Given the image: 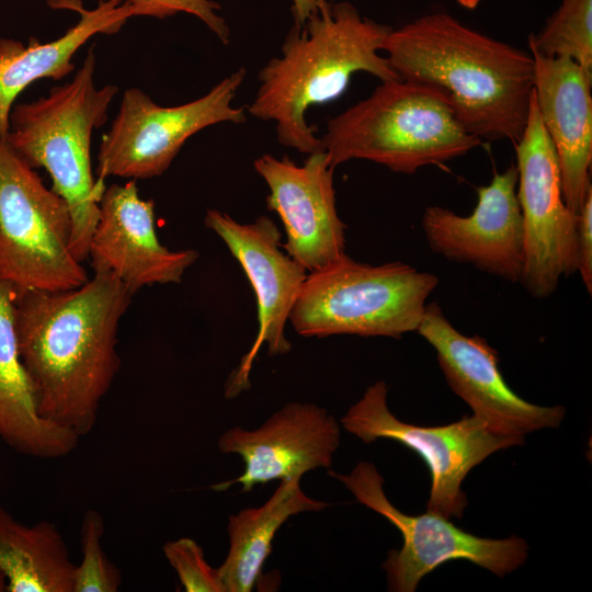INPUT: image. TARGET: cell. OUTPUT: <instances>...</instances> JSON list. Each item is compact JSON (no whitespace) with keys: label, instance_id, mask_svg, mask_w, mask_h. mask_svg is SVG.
<instances>
[{"label":"cell","instance_id":"obj_1","mask_svg":"<svg viewBox=\"0 0 592 592\" xmlns=\"http://www.w3.org/2000/svg\"><path fill=\"white\" fill-rule=\"evenodd\" d=\"M133 296L104 271L76 288L16 296L18 349L37 412L80 439L119 372L118 327Z\"/></svg>","mask_w":592,"mask_h":592},{"label":"cell","instance_id":"obj_2","mask_svg":"<svg viewBox=\"0 0 592 592\" xmlns=\"http://www.w3.org/2000/svg\"><path fill=\"white\" fill-rule=\"evenodd\" d=\"M382 50L401 80L441 95L470 135L514 144L521 138L534 87L531 54L443 12L391 30Z\"/></svg>","mask_w":592,"mask_h":592},{"label":"cell","instance_id":"obj_3","mask_svg":"<svg viewBox=\"0 0 592 592\" xmlns=\"http://www.w3.org/2000/svg\"><path fill=\"white\" fill-rule=\"evenodd\" d=\"M391 30L362 16L349 2L329 3L304 26L291 29L281 55L260 70L248 112L274 122L282 146L306 155L323 150L316 128L306 122L307 110L338 99L357 71L382 82L400 80L379 54Z\"/></svg>","mask_w":592,"mask_h":592},{"label":"cell","instance_id":"obj_4","mask_svg":"<svg viewBox=\"0 0 592 592\" xmlns=\"http://www.w3.org/2000/svg\"><path fill=\"white\" fill-rule=\"evenodd\" d=\"M95 66V53L90 48L69 82L53 87L46 96L13 105L4 139L32 169L48 172L52 190L68 204L70 250L81 263L88 259L105 189L92 174V134L106 122L107 110L118 93L115 84L96 88Z\"/></svg>","mask_w":592,"mask_h":592},{"label":"cell","instance_id":"obj_5","mask_svg":"<svg viewBox=\"0 0 592 592\" xmlns=\"http://www.w3.org/2000/svg\"><path fill=\"white\" fill-rule=\"evenodd\" d=\"M321 141L333 169L363 159L412 174L464 156L482 140L462 127L441 95L400 79L382 82L330 118Z\"/></svg>","mask_w":592,"mask_h":592},{"label":"cell","instance_id":"obj_6","mask_svg":"<svg viewBox=\"0 0 592 592\" xmlns=\"http://www.w3.org/2000/svg\"><path fill=\"white\" fill-rule=\"evenodd\" d=\"M439 277L403 262L362 263L346 253L307 273L289 315L305 338L338 334L400 339L417 332Z\"/></svg>","mask_w":592,"mask_h":592},{"label":"cell","instance_id":"obj_7","mask_svg":"<svg viewBox=\"0 0 592 592\" xmlns=\"http://www.w3.org/2000/svg\"><path fill=\"white\" fill-rule=\"evenodd\" d=\"M71 232L66 201L0 138V281L18 295L84 284L89 276L71 253Z\"/></svg>","mask_w":592,"mask_h":592},{"label":"cell","instance_id":"obj_8","mask_svg":"<svg viewBox=\"0 0 592 592\" xmlns=\"http://www.w3.org/2000/svg\"><path fill=\"white\" fill-rule=\"evenodd\" d=\"M246 76L240 67L203 96L175 106L158 105L140 89H127L99 146L98 180L159 177L194 134L218 123H244L243 107L232 106V101Z\"/></svg>","mask_w":592,"mask_h":592},{"label":"cell","instance_id":"obj_9","mask_svg":"<svg viewBox=\"0 0 592 592\" xmlns=\"http://www.w3.org/2000/svg\"><path fill=\"white\" fill-rule=\"evenodd\" d=\"M388 386L378 380L341 418L343 429L368 444L392 440L415 452L431 474L426 511L451 519L467 505L462 483L468 473L491 454L519 446L524 437L493 433L476 415L440 426H420L396 418L387 405Z\"/></svg>","mask_w":592,"mask_h":592},{"label":"cell","instance_id":"obj_10","mask_svg":"<svg viewBox=\"0 0 592 592\" xmlns=\"http://www.w3.org/2000/svg\"><path fill=\"white\" fill-rule=\"evenodd\" d=\"M329 475L342 482L357 502L383 515L401 533L402 547L389 551L383 563L390 591L414 592L424 576L451 560L465 559L504 577L527 559L528 545L521 537H479L429 511L420 515L402 513L386 497L384 479L372 463L360 462L349 474Z\"/></svg>","mask_w":592,"mask_h":592},{"label":"cell","instance_id":"obj_11","mask_svg":"<svg viewBox=\"0 0 592 592\" xmlns=\"http://www.w3.org/2000/svg\"><path fill=\"white\" fill-rule=\"evenodd\" d=\"M514 145L524 231L520 283L543 299L555 293L561 277L577 272V214L563 200L557 155L533 93L526 126Z\"/></svg>","mask_w":592,"mask_h":592},{"label":"cell","instance_id":"obj_12","mask_svg":"<svg viewBox=\"0 0 592 592\" xmlns=\"http://www.w3.org/2000/svg\"><path fill=\"white\" fill-rule=\"evenodd\" d=\"M204 223L221 238L239 262L257 298V337L225 387V397L234 398L250 388V372L264 343L270 356L291 351L285 327L307 271L284 251L282 235L276 224L266 216L241 224L227 213L209 208Z\"/></svg>","mask_w":592,"mask_h":592},{"label":"cell","instance_id":"obj_13","mask_svg":"<svg viewBox=\"0 0 592 592\" xmlns=\"http://www.w3.org/2000/svg\"><path fill=\"white\" fill-rule=\"evenodd\" d=\"M417 332L434 349L451 389L493 433L525 437L534 431L558 428L562 406H538L522 399L504 380L498 352L479 335H465L436 303L426 304Z\"/></svg>","mask_w":592,"mask_h":592},{"label":"cell","instance_id":"obj_14","mask_svg":"<svg viewBox=\"0 0 592 592\" xmlns=\"http://www.w3.org/2000/svg\"><path fill=\"white\" fill-rule=\"evenodd\" d=\"M515 164L496 172L477 189L478 202L468 216L442 206L425 208L421 227L430 249L443 258L469 264L511 283L521 281L524 231L516 196Z\"/></svg>","mask_w":592,"mask_h":592},{"label":"cell","instance_id":"obj_15","mask_svg":"<svg viewBox=\"0 0 592 592\" xmlns=\"http://www.w3.org/2000/svg\"><path fill=\"white\" fill-rule=\"evenodd\" d=\"M255 172L269 187L266 204L284 226V251L308 273L345 254L346 225L335 206L333 168L325 150L308 155L301 166L270 153L257 158Z\"/></svg>","mask_w":592,"mask_h":592},{"label":"cell","instance_id":"obj_16","mask_svg":"<svg viewBox=\"0 0 592 592\" xmlns=\"http://www.w3.org/2000/svg\"><path fill=\"white\" fill-rule=\"evenodd\" d=\"M340 424L325 408L292 401L275 411L259 428H230L218 439L224 454H237L244 464L235 479L212 488L226 491L235 483L241 492L272 480L300 478L317 468L329 469L340 445Z\"/></svg>","mask_w":592,"mask_h":592},{"label":"cell","instance_id":"obj_17","mask_svg":"<svg viewBox=\"0 0 592 592\" xmlns=\"http://www.w3.org/2000/svg\"><path fill=\"white\" fill-rule=\"evenodd\" d=\"M197 258L196 250L171 251L159 241L155 202L140 197L135 180L104 189L88 251L94 271L112 273L135 294L180 283Z\"/></svg>","mask_w":592,"mask_h":592},{"label":"cell","instance_id":"obj_18","mask_svg":"<svg viewBox=\"0 0 592 592\" xmlns=\"http://www.w3.org/2000/svg\"><path fill=\"white\" fill-rule=\"evenodd\" d=\"M531 55L533 96L557 155L563 200L578 214L592 190V78L568 57Z\"/></svg>","mask_w":592,"mask_h":592},{"label":"cell","instance_id":"obj_19","mask_svg":"<svg viewBox=\"0 0 592 592\" xmlns=\"http://www.w3.org/2000/svg\"><path fill=\"white\" fill-rule=\"evenodd\" d=\"M54 9H69L80 15L76 25L55 41L42 43L30 37L27 45L12 38L0 39V138L9 132L11 109L20 93L38 79L60 80L75 69V54L96 34L117 33L133 8L122 0L98 2L92 10L80 0H48Z\"/></svg>","mask_w":592,"mask_h":592},{"label":"cell","instance_id":"obj_20","mask_svg":"<svg viewBox=\"0 0 592 592\" xmlns=\"http://www.w3.org/2000/svg\"><path fill=\"white\" fill-rule=\"evenodd\" d=\"M16 296L11 285L0 281V440L29 457L61 458L72 453L81 439L37 412L18 349Z\"/></svg>","mask_w":592,"mask_h":592},{"label":"cell","instance_id":"obj_21","mask_svg":"<svg viewBox=\"0 0 592 592\" xmlns=\"http://www.w3.org/2000/svg\"><path fill=\"white\" fill-rule=\"evenodd\" d=\"M299 481L300 478L281 480L261 506L242 509L229 516V550L217 568L226 592H250L254 589L272 553L273 539L291 516L322 511L330 505L307 496Z\"/></svg>","mask_w":592,"mask_h":592},{"label":"cell","instance_id":"obj_22","mask_svg":"<svg viewBox=\"0 0 592 592\" xmlns=\"http://www.w3.org/2000/svg\"><path fill=\"white\" fill-rule=\"evenodd\" d=\"M75 566L54 523L27 525L0 505V570L7 592H73Z\"/></svg>","mask_w":592,"mask_h":592},{"label":"cell","instance_id":"obj_23","mask_svg":"<svg viewBox=\"0 0 592 592\" xmlns=\"http://www.w3.org/2000/svg\"><path fill=\"white\" fill-rule=\"evenodd\" d=\"M528 47L545 57H568L592 78V0H562Z\"/></svg>","mask_w":592,"mask_h":592},{"label":"cell","instance_id":"obj_24","mask_svg":"<svg viewBox=\"0 0 592 592\" xmlns=\"http://www.w3.org/2000/svg\"><path fill=\"white\" fill-rule=\"evenodd\" d=\"M105 524L102 514L88 509L81 521V560L73 571V592H117L122 585L121 570L107 557L103 547Z\"/></svg>","mask_w":592,"mask_h":592},{"label":"cell","instance_id":"obj_25","mask_svg":"<svg viewBox=\"0 0 592 592\" xmlns=\"http://www.w3.org/2000/svg\"><path fill=\"white\" fill-rule=\"evenodd\" d=\"M163 554L186 592H226L217 568L208 565L203 548L190 537L167 542Z\"/></svg>","mask_w":592,"mask_h":592},{"label":"cell","instance_id":"obj_26","mask_svg":"<svg viewBox=\"0 0 592 592\" xmlns=\"http://www.w3.org/2000/svg\"><path fill=\"white\" fill-rule=\"evenodd\" d=\"M102 2L106 0H93ZM129 4L135 16L166 19L178 13L194 15L224 43H229L230 30L220 15V5L214 0H122Z\"/></svg>","mask_w":592,"mask_h":592},{"label":"cell","instance_id":"obj_27","mask_svg":"<svg viewBox=\"0 0 592 592\" xmlns=\"http://www.w3.org/2000/svg\"><path fill=\"white\" fill-rule=\"evenodd\" d=\"M577 272L587 292L592 293V190L577 214Z\"/></svg>","mask_w":592,"mask_h":592},{"label":"cell","instance_id":"obj_28","mask_svg":"<svg viewBox=\"0 0 592 592\" xmlns=\"http://www.w3.org/2000/svg\"><path fill=\"white\" fill-rule=\"evenodd\" d=\"M292 2L294 25L299 27L304 26L310 16L329 4L327 0H292Z\"/></svg>","mask_w":592,"mask_h":592},{"label":"cell","instance_id":"obj_29","mask_svg":"<svg viewBox=\"0 0 592 592\" xmlns=\"http://www.w3.org/2000/svg\"><path fill=\"white\" fill-rule=\"evenodd\" d=\"M455 1H457L458 4H460L464 8L475 9L477 8V5L479 4L481 0H455Z\"/></svg>","mask_w":592,"mask_h":592},{"label":"cell","instance_id":"obj_30","mask_svg":"<svg viewBox=\"0 0 592 592\" xmlns=\"http://www.w3.org/2000/svg\"><path fill=\"white\" fill-rule=\"evenodd\" d=\"M7 587H8L7 580L0 570V592H7Z\"/></svg>","mask_w":592,"mask_h":592}]
</instances>
